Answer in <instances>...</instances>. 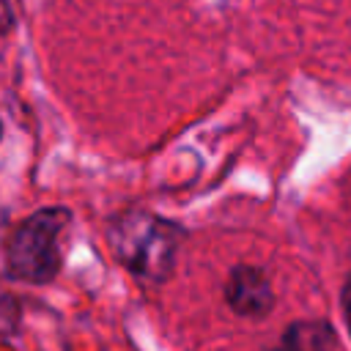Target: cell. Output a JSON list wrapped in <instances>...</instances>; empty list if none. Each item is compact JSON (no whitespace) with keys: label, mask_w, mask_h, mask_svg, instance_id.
<instances>
[{"label":"cell","mask_w":351,"mask_h":351,"mask_svg":"<svg viewBox=\"0 0 351 351\" xmlns=\"http://www.w3.org/2000/svg\"><path fill=\"white\" fill-rule=\"evenodd\" d=\"M115 258L145 282H165L184 244V230L145 208L126 211L110 230Z\"/></svg>","instance_id":"cell-1"},{"label":"cell","mask_w":351,"mask_h":351,"mask_svg":"<svg viewBox=\"0 0 351 351\" xmlns=\"http://www.w3.org/2000/svg\"><path fill=\"white\" fill-rule=\"evenodd\" d=\"M71 222V211L63 206H47L25 217L8 239L5 269L14 280L30 285H47L63 266L60 236Z\"/></svg>","instance_id":"cell-2"},{"label":"cell","mask_w":351,"mask_h":351,"mask_svg":"<svg viewBox=\"0 0 351 351\" xmlns=\"http://www.w3.org/2000/svg\"><path fill=\"white\" fill-rule=\"evenodd\" d=\"M225 302L236 315L266 318L274 307V288L269 274L250 263L233 266L225 282Z\"/></svg>","instance_id":"cell-3"},{"label":"cell","mask_w":351,"mask_h":351,"mask_svg":"<svg viewBox=\"0 0 351 351\" xmlns=\"http://www.w3.org/2000/svg\"><path fill=\"white\" fill-rule=\"evenodd\" d=\"M285 351H335V329L326 321H296L285 329Z\"/></svg>","instance_id":"cell-4"},{"label":"cell","mask_w":351,"mask_h":351,"mask_svg":"<svg viewBox=\"0 0 351 351\" xmlns=\"http://www.w3.org/2000/svg\"><path fill=\"white\" fill-rule=\"evenodd\" d=\"M16 324H19V304L11 296L0 293V337H8L16 329Z\"/></svg>","instance_id":"cell-5"},{"label":"cell","mask_w":351,"mask_h":351,"mask_svg":"<svg viewBox=\"0 0 351 351\" xmlns=\"http://www.w3.org/2000/svg\"><path fill=\"white\" fill-rule=\"evenodd\" d=\"M340 307H343V315H346V326L351 332V271L343 282V291H340Z\"/></svg>","instance_id":"cell-6"},{"label":"cell","mask_w":351,"mask_h":351,"mask_svg":"<svg viewBox=\"0 0 351 351\" xmlns=\"http://www.w3.org/2000/svg\"><path fill=\"white\" fill-rule=\"evenodd\" d=\"M11 27H14V14H11V5H8L5 0H0V36H5Z\"/></svg>","instance_id":"cell-7"},{"label":"cell","mask_w":351,"mask_h":351,"mask_svg":"<svg viewBox=\"0 0 351 351\" xmlns=\"http://www.w3.org/2000/svg\"><path fill=\"white\" fill-rule=\"evenodd\" d=\"M0 137H3V121H0Z\"/></svg>","instance_id":"cell-8"},{"label":"cell","mask_w":351,"mask_h":351,"mask_svg":"<svg viewBox=\"0 0 351 351\" xmlns=\"http://www.w3.org/2000/svg\"><path fill=\"white\" fill-rule=\"evenodd\" d=\"M274 351H285V348H282V346H280V348H274Z\"/></svg>","instance_id":"cell-9"}]
</instances>
